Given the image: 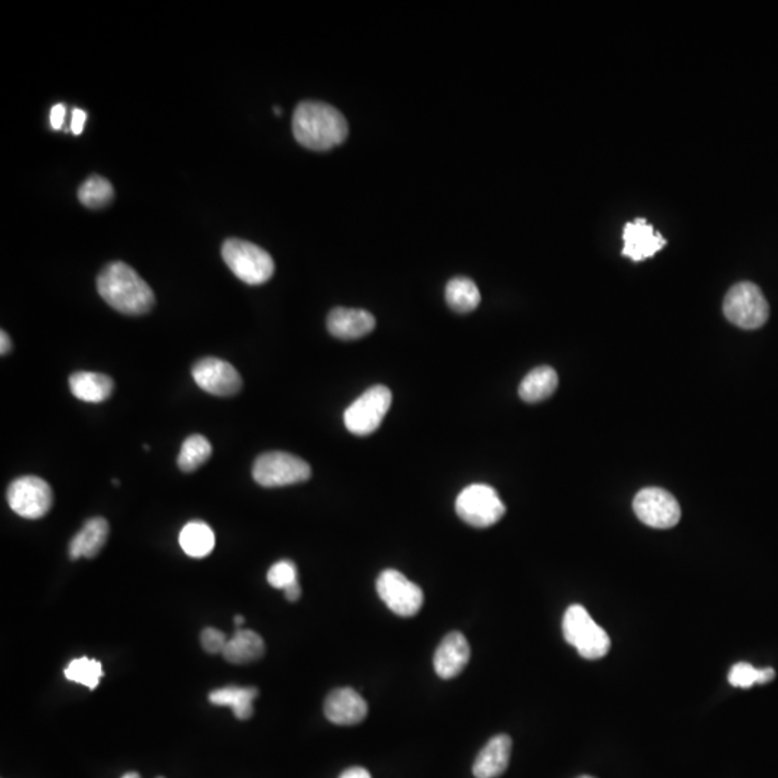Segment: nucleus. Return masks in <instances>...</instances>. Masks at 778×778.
Returning a JSON list of instances; mask_svg holds the SVG:
<instances>
[{
	"instance_id": "1",
	"label": "nucleus",
	"mask_w": 778,
	"mask_h": 778,
	"mask_svg": "<svg viewBox=\"0 0 778 778\" xmlns=\"http://www.w3.org/2000/svg\"><path fill=\"white\" fill-rule=\"evenodd\" d=\"M98 295L123 315L141 316L155 306V293L126 262H110L97 277Z\"/></svg>"
},
{
	"instance_id": "2",
	"label": "nucleus",
	"mask_w": 778,
	"mask_h": 778,
	"mask_svg": "<svg viewBox=\"0 0 778 778\" xmlns=\"http://www.w3.org/2000/svg\"><path fill=\"white\" fill-rule=\"evenodd\" d=\"M296 141L310 151H329L348 137V122L339 110L320 103L303 101L293 114Z\"/></svg>"
},
{
	"instance_id": "3",
	"label": "nucleus",
	"mask_w": 778,
	"mask_h": 778,
	"mask_svg": "<svg viewBox=\"0 0 778 778\" xmlns=\"http://www.w3.org/2000/svg\"><path fill=\"white\" fill-rule=\"evenodd\" d=\"M563 638L587 660H599L610 652V636L580 604L570 606L563 618Z\"/></svg>"
},
{
	"instance_id": "4",
	"label": "nucleus",
	"mask_w": 778,
	"mask_h": 778,
	"mask_svg": "<svg viewBox=\"0 0 778 778\" xmlns=\"http://www.w3.org/2000/svg\"><path fill=\"white\" fill-rule=\"evenodd\" d=\"M223 259L233 276L250 286L267 283L276 270L273 257L264 248L238 238L224 243Z\"/></svg>"
},
{
	"instance_id": "5",
	"label": "nucleus",
	"mask_w": 778,
	"mask_h": 778,
	"mask_svg": "<svg viewBox=\"0 0 778 778\" xmlns=\"http://www.w3.org/2000/svg\"><path fill=\"white\" fill-rule=\"evenodd\" d=\"M312 476L309 463L286 452L264 453L252 466V477L262 488H283L303 483Z\"/></svg>"
},
{
	"instance_id": "6",
	"label": "nucleus",
	"mask_w": 778,
	"mask_h": 778,
	"mask_svg": "<svg viewBox=\"0 0 778 778\" xmlns=\"http://www.w3.org/2000/svg\"><path fill=\"white\" fill-rule=\"evenodd\" d=\"M724 315L741 329H758L767 322L770 307L757 284L750 281L736 284L725 296Z\"/></svg>"
},
{
	"instance_id": "7",
	"label": "nucleus",
	"mask_w": 778,
	"mask_h": 778,
	"mask_svg": "<svg viewBox=\"0 0 778 778\" xmlns=\"http://www.w3.org/2000/svg\"><path fill=\"white\" fill-rule=\"evenodd\" d=\"M456 512L470 526L489 527L502 519L506 506L491 486L470 484L457 496Z\"/></svg>"
},
{
	"instance_id": "8",
	"label": "nucleus",
	"mask_w": 778,
	"mask_h": 778,
	"mask_svg": "<svg viewBox=\"0 0 778 778\" xmlns=\"http://www.w3.org/2000/svg\"><path fill=\"white\" fill-rule=\"evenodd\" d=\"M389 388L375 385L352 402L343 414L344 426L355 435H370L380 428L391 408Z\"/></svg>"
},
{
	"instance_id": "9",
	"label": "nucleus",
	"mask_w": 778,
	"mask_h": 778,
	"mask_svg": "<svg viewBox=\"0 0 778 778\" xmlns=\"http://www.w3.org/2000/svg\"><path fill=\"white\" fill-rule=\"evenodd\" d=\"M6 498L11 509L25 519H41L54 505V491L36 476L14 479L7 488Z\"/></svg>"
},
{
	"instance_id": "10",
	"label": "nucleus",
	"mask_w": 778,
	"mask_h": 778,
	"mask_svg": "<svg viewBox=\"0 0 778 778\" xmlns=\"http://www.w3.org/2000/svg\"><path fill=\"white\" fill-rule=\"evenodd\" d=\"M378 596L399 618H413L424 604L423 590L397 570H385L377 580Z\"/></svg>"
},
{
	"instance_id": "11",
	"label": "nucleus",
	"mask_w": 778,
	"mask_h": 778,
	"mask_svg": "<svg viewBox=\"0 0 778 778\" xmlns=\"http://www.w3.org/2000/svg\"><path fill=\"white\" fill-rule=\"evenodd\" d=\"M633 509L643 524L656 529H669L681 520L682 510L678 500L669 491L660 488H647L638 491Z\"/></svg>"
},
{
	"instance_id": "12",
	"label": "nucleus",
	"mask_w": 778,
	"mask_h": 778,
	"mask_svg": "<svg viewBox=\"0 0 778 778\" xmlns=\"http://www.w3.org/2000/svg\"><path fill=\"white\" fill-rule=\"evenodd\" d=\"M192 377L202 391L215 397H233L243 388L240 372L230 362L211 356L195 363Z\"/></svg>"
},
{
	"instance_id": "13",
	"label": "nucleus",
	"mask_w": 778,
	"mask_h": 778,
	"mask_svg": "<svg viewBox=\"0 0 778 778\" xmlns=\"http://www.w3.org/2000/svg\"><path fill=\"white\" fill-rule=\"evenodd\" d=\"M623 255L633 261H643L659 252L667 241L659 231H654L647 219L637 218L626 224L623 231Z\"/></svg>"
},
{
	"instance_id": "14",
	"label": "nucleus",
	"mask_w": 778,
	"mask_h": 778,
	"mask_svg": "<svg viewBox=\"0 0 778 778\" xmlns=\"http://www.w3.org/2000/svg\"><path fill=\"white\" fill-rule=\"evenodd\" d=\"M325 715L334 725H358L368 715V703L355 689H334L325 700Z\"/></svg>"
},
{
	"instance_id": "15",
	"label": "nucleus",
	"mask_w": 778,
	"mask_h": 778,
	"mask_svg": "<svg viewBox=\"0 0 778 778\" xmlns=\"http://www.w3.org/2000/svg\"><path fill=\"white\" fill-rule=\"evenodd\" d=\"M470 653L467 638L460 631H452L435 650V673L442 679L456 678L469 664Z\"/></svg>"
},
{
	"instance_id": "16",
	"label": "nucleus",
	"mask_w": 778,
	"mask_h": 778,
	"mask_svg": "<svg viewBox=\"0 0 778 778\" xmlns=\"http://www.w3.org/2000/svg\"><path fill=\"white\" fill-rule=\"evenodd\" d=\"M377 320L370 312L362 309L336 307L327 316V330L332 336L341 341H355L370 334L375 329Z\"/></svg>"
},
{
	"instance_id": "17",
	"label": "nucleus",
	"mask_w": 778,
	"mask_h": 778,
	"mask_svg": "<svg viewBox=\"0 0 778 778\" xmlns=\"http://www.w3.org/2000/svg\"><path fill=\"white\" fill-rule=\"evenodd\" d=\"M512 754V739L500 734L489 739V743L477 754L473 764L476 778H498L506 772Z\"/></svg>"
},
{
	"instance_id": "18",
	"label": "nucleus",
	"mask_w": 778,
	"mask_h": 778,
	"mask_svg": "<svg viewBox=\"0 0 778 778\" xmlns=\"http://www.w3.org/2000/svg\"><path fill=\"white\" fill-rule=\"evenodd\" d=\"M110 534V525L105 517H91L84 524L83 529L69 542V558H94L101 553Z\"/></svg>"
},
{
	"instance_id": "19",
	"label": "nucleus",
	"mask_w": 778,
	"mask_h": 778,
	"mask_svg": "<svg viewBox=\"0 0 778 778\" xmlns=\"http://www.w3.org/2000/svg\"><path fill=\"white\" fill-rule=\"evenodd\" d=\"M69 389L79 401L98 404L112 397L114 382L105 373L81 371L69 377Z\"/></svg>"
},
{
	"instance_id": "20",
	"label": "nucleus",
	"mask_w": 778,
	"mask_h": 778,
	"mask_svg": "<svg viewBox=\"0 0 778 778\" xmlns=\"http://www.w3.org/2000/svg\"><path fill=\"white\" fill-rule=\"evenodd\" d=\"M266 645L261 636L252 630H238L226 643L223 656L233 664H247L261 659Z\"/></svg>"
},
{
	"instance_id": "21",
	"label": "nucleus",
	"mask_w": 778,
	"mask_h": 778,
	"mask_svg": "<svg viewBox=\"0 0 778 778\" xmlns=\"http://www.w3.org/2000/svg\"><path fill=\"white\" fill-rule=\"evenodd\" d=\"M257 696H259V691L255 688L225 686V688L212 691L209 693V702L216 707H230L235 718L245 721L252 717L254 712L252 702Z\"/></svg>"
},
{
	"instance_id": "22",
	"label": "nucleus",
	"mask_w": 778,
	"mask_h": 778,
	"mask_svg": "<svg viewBox=\"0 0 778 778\" xmlns=\"http://www.w3.org/2000/svg\"><path fill=\"white\" fill-rule=\"evenodd\" d=\"M558 387V373L551 366H538L527 373L519 385L520 398L524 401L539 402L549 398Z\"/></svg>"
},
{
	"instance_id": "23",
	"label": "nucleus",
	"mask_w": 778,
	"mask_h": 778,
	"mask_svg": "<svg viewBox=\"0 0 778 778\" xmlns=\"http://www.w3.org/2000/svg\"><path fill=\"white\" fill-rule=\"evenodd\" d=\"M180 548L192 558H205L215 548V534L208 524L194 520L183 526L179 534Z\"/></svg>"
},
{
	"instance_id": "24",
	"label": "nucleus",
	"mask_w": 778,
	"mask_h": 778,
	"mask_svg": "<svg viewBox=\"0 0 778 778\" xmlns=\"http://www.w3.org/2000/svg\"><path fill=\"white\" fill-rule=\"evenodd\" d=\"M445 300L454 312L470 313L481 305V291L467 277H456L445 288Z\"/></svg>"
},
{
	"instance_id": "25",
	"label": "nucleus",
	"mask_w": 778,
	"mask_h": 778,
	"mask_svg": "<svg viewBox=\"0 0 778 778\" xmlns=\"http://www.w3.org/2000/svg\"><path fill=\"white\" fill-rule=\"evenodd\" d=\"M212 456V445L208 438L201 435H189L183 442L179 456H178V466L185 473H192L195 470L204 466Z\"/></svg>"
},
{
	"instance_id": "26",
	"label": "nucleus",
	"mask_w": 778,
	"mask_h": 778,
	"mask_svg": "<svg viewBox=\"0 0 778 778\" xmlns=\"http://www.w3.org/2000/svg\"><path fill=\"white\" fill-rule=\"evenodd\" d=\"M64 674L67 681L76 682V683L94 691L100 685L105 672H103V666L98 660L88 659V657L84 656L69 662V666L65 667Z\"/></svg>"
},
{
	"instance_id": "27",
	"label": "nucleus",
	"mask_w": 778,
	"mask_h": 778,
	"mask_svg": "<svg viewBox=\"0 0 778 778\" xmlns=\"http://www.w3.org/2000/svg\"><path fill=\"white\" fill-rule=\"evenodd\" d=\"M113 185L103 176H91L78 189L79 202L87 208H103L113 201Z\"/></svg>"
},
{
	"instance_id": "28",
	"label": "nucleus",
	"mask_w": 778,
	"mask_h": 778,
	"mask_svg": "<svg viewBox=\"0 0 778 778\" xmlns=\"http://www.w3.org/2000/svg\"><path fill=\"white\" fill-rule=\"evenodd\" d=\"M267 581L277 590H286L298 582L297 567L288 560L279 561L270 568Z\"/></svg>"
},
{
	"instance_id": "29",
	"label": "nucleus",
	"mask_w": 778,
	"mask_h": 778,
	"mask_svg": "<svg viewBox=\"0 0 778 778\" xmlns=\"http://www.w3.org/2000/svg\"><path fill=\"white\" fill-rule=\"evenodd\" d=\"M761 669H755L748 664H737L728 674V681L736 688H751L760 683Z\"/></svg>"
},
{
	"instance_id": "30",
	"label": "nucleus",
	"mask_w": 778,
	"mask_h": 778,
	"mask_svg": "<svg viewBox=\"0 0 778 778\" xmlns=\"http://www.w3.org/2000/svg\"><path fill=\"white\" fill-rule=\"evenodd\" d=\"M201 643L205 652L209 653V654H216V653L224 652L226 643H228V638L225 637L223 631L208 627L205 628L201 633Z\"/></svg>"
},
{
	"instance_id": "31",
	"label": "nucleus",
	"mask_w": 778,
	"mask_h": 778,
	"mask_svg": "<svg viewBox=\"0 0 778 778\" xmlns=\"http://www.w3.org/2000/svg\"><path fill=\"white\" fill-rule=\"evenodd\" d=\"M87 122V113L81 108H74L72 110V120H71V130L72 133L78 134L83 133L84 126H86Z\"/></svg>"
},
{
	"instance_id": "32",
	"label": "nucleus",
	"mask_w": 778,
	"mask_h": 778,
	"mask_svg": "<svg viewBox=\"0 0 778 778\" xmlns=\"http://www.w3.org/2000/svg\"><path fill=\"white\" fill-rule=\"evenodd\" d=\"M67 108L64 105H57L50 108V126L55 130H61L64 126Z\"/></svg>"
},
{
	"instance_id": "33",
	"label": "nucleus",
	"mask_w": 778,
	"mask_h": 778,
	"mask_svg": "<svg viewBox=\"0 0 778 778\" xmlns=\"http://www.w3.org/2000/svg\"><path fill=\"white\" fill-rule=\"evenodd\" d=\"M339 778H372L371 777L370 772L365 770L362 767H352L348 768V770H344Z\"/></svg>"
},
{
	"instance_id": "34",
	"label": "nucleus",
	"mask_w": 778,
	"mask_h": 778,
	"mask_svg": "<svg viewBox=\"0 0 778 778\" xmlns=\"http://www.w3.org/2000/svg\"><path fill=\"white\" fill-rule=\"evenodd\" d=\"M284 594H286V599H288V601L295 603V601H297V600L300 599V596H302V587H300L298 582H296V584L290 585L288 589L284 590Z\"/></svg>"
},
{
	"instance_id": "35",
	"label": "nucleus",
	"mask_w": 778,
	"mask_h": 778,
	"mask_svg": "<svg viewBox=\"0 0 778 778\" xmlns=\"http://www.w3.org/2000/svg\"><path fill=\"white\" fill-rule=\"evenodd\" d=\"M11 351H12L11 337H9V334H7L6 332H5V330H2V334H0V353H2V356H6V355H9V353H11Z\"/></svg>"
},
{
	"instance_id": "36",
	"label": "nucleus",
	"mask_w": 778,
	"mask_h": 778,
	"mask_svg": "<svg viewBox=\"0 0 778 778\" xmlns=\"http://www.w3.org/2000/svg\"><path fill=\"white\" fill-rule=\"evenodd\" d=\"M122 778H142L141 775L137 774V773L132 772L127 773V774L123 775Z\"/></svg>"
},
{
	"instance_id": "37",
	"label": "nucleus",
	"mask_w": 778,
	"mask_h": 778,
	"mask_svg": "<svg viewBox=\"0 0 778 778\" xmlns=\"http://www.w3.org/2000/svg\"><path fill=\"white\" fill-rule=\"evenodd\" d=\"M244 623V618H241V616H235V624L237 626H241V624Z\"/></svg>"
},
{
	"instance_id": "38",
	"label": "nucleus",
	"mask_w": 778,
	"mask_h": 778,
	"mask_svg": "<svg viewBox=\"0 0 778 778\" xmlns=\"http://www.w3.org/2000/svg\"><path fill=\"white\" fill-rule=\"evenodd\" d=\"M113 484H114V486H119L120 483H119V481H117V479H113Z\"/></svg>"
},
{
	"instance_id": "39",
	"label": "nucleus",
	"mask_w": 778,
	"mask_h": 778,
	"mask_svg": "<svg viewBox=\"0 0 778 778\" xmlns=\"http://www.w3.org/2000/svg\"><path fill=\"white\" fill-rule=\"evenodd\" d=\"M578 778H596V777H591V775H581V777H578Z\"/></svg>"
},
{
	"instance_id": "40",
	"label": "nucleus",
	"mask_w": 778,
	"mask_h": 778,
	"mask_svg": "<svg viewBox=\"0 0 778 778\" xmlns=\"http://www.w3.org/2000/svg\"><path fill=\"white\" fill-rule=\"evenodd\" d=\"M159 778H163V777H159Z\"/></svg>"
}]
</instances>
